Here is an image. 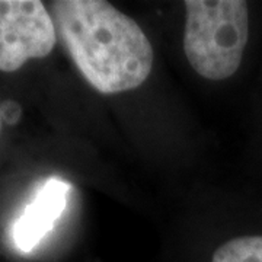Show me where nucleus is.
I'll list each match as a JSON object with an SVG mask.
<instances>
[{"label": "nucleus", "mask_w": 262, "mask_h": 262, "mask_svg": "<svg viewBox=\"0 0 262 262\" xmlns=\"http://www.w3.org/2000/svg\"><path fill=\"white\" fill-rule=\"evenodd\" d=\"M0 113H2V118L8 124H15L20 117V106L13 101H6L0 106Z\"/></svg>", "instance_id": "nucleus-6"}, {"label": "nucleus", "mask_w": 262, "mask_h": 262, "mask_svg": "<svg viewBox=\"0 0 262 262\" xmlns=\"http://www.w3.org/2000/svg\"><path fill=\"white\" fill-rule=\"evenodd\" d=\"M211 262H262V236H242L226 242Z\"/></svg>", "instance_id": "nucleus-5"}, {"label": "nucleus", "mask_w": 262, "mask_h": 262, "mask_svg": "<svg viewBox=\"0 0 262 262\" xmlns=\"http://www.w3.org/2000/svg\"><path fill=\"white\" fill-rule=\"evenodd\" d=\"M57 37L88 83L101 94L139 88L153 67L149 38L130 16L103 0L50 3Z\"/></svg>", "instance_id": "nucleus-1"}, {"label": "nucleus", "mask_w": 262, "mask_h": 262, "mask_svg": "<svg viewBox=\"0 0 262 262\" xmlns=\"http://www.w3.org/2000/svg\"><path fill=\"white\" fill-rule=\"evenodd\" d=\"M0 125H2V113H0Z\"/></svg>", "instance_id": "nucleus-7"}, {"label": "nucleus", "mask_w": 262, "mask_h": 262, "mask_svg": "<svg viewBox=\"0 0 262 262\" xmlns=\"http://www.w3.org/2000/svg\"><path fill=\"white\" fill-rule=\"evenodd\" d=\"M57 31L39 0H0V70L12 73L56 47Z\"/></svg>", "instance_id": "nucleus-3"}, {"label": "nucleus", "mask_w": 262, "mask_h": 262, "mask_svg": "<svg viewBox=\"0 0 262 262\" xmlns=\"http://www.w3.org/2000/svg\"><path fill=\"white\" fill-rule=\"evenodd\" d=\"M72 185L61 178L47 179L12 225V242L28 253L44 241L64 213Z\"/></svg>", "instance_id": "nucleus-4"}, {"label": "nucleus", "mask_w": 262, "mask_h": 262, "mask_svg": "<svg viewBox=\"0 0 262 262\" xmlns=\"http://www.w3.org/2000/svg\"><path fill=\"white\" fill-rule=\"evenodd\" d=\"M184 50L191 67L210 80L233 76L249 34L248 3L242 0H188Z\"/></svg>", "instance_id": "nucleus-2"}]
</instances>
